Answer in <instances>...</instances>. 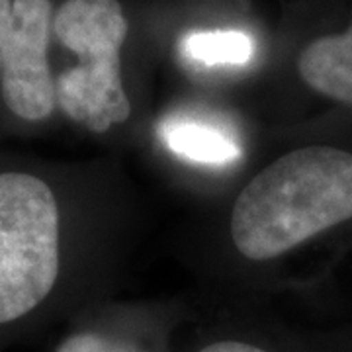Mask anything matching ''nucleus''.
Listing matches in <instances>:
<instances>
[{
  "instance_id": "f257e3e1",
  "label": "nucleus",
  "mask_w": 352,
  "mask_h": 352,
  "mask_svg": "<svg viewBox=\"0 0 352 352\" xmlns=\"http://www.w3.org/2000/svg\"><path fill=\"white\" fill-rule=\"evenodd\" d=\"M229 239L249 263L352 243V122L317 126L243 186Z\"/></svg>"
},
{
  "instance_id": "f03ea898",
  "label": "nucleus",
  "mask_w": 352,
  "mask_h": 352,
  "mask_svg": "<svg viewBox=\"0 0 352 352\" xmlns=\"http://www.w3.org/2000/svg\"><path fill=\"white\" fill-rule=\"evenodd\" d=\"M76 190L59 166L0 155V342L69 302L78 261Z\"/></svg>"
},
{
  "instance_id": "7ed1b4c3",
  "label": "nucleus",
  "mask_w": 352,
  "mask_h": 352,
  "mask_svg": "<svg viewBox=\"0 0 352 352\" xmlns=\"http://www.w3.org/2000/svg\"><path fill=\"white\" fill-rule=\"evenodd\" d=\"M53 36L78 59L55 75L59 112L92 133L126 124L131 116L122 78L127 18L120 0H65L53 16Z\"/></svg>"
},
{
  "instance_id": "20e7f679",
  "label": "nucleus",
  "mask_w": 352,
  "mask_h": 352,
  "mask_svg": "<svg viewBox=\"0 0 352 352\" xmlns=\"http://www.w3.org/2000/svg\"><path fill=\"white\" fill-rule=\"evenodd\" d=\"M51 0H0V135L38 133L59 113Z\"/></svg>"
},
{
  "instance_id": "39448f33",
  "label": "nucleus",
  "mask_w": 352,
  "mask_h": 352,
  "mask_svg": "<svg viewBox=\"0 0 352 352\" xmlns=\"http://www.w3.org/2000/svg\"><path fill=\"white\" fill-rule=\"evenodd\" d=\"M176 352H352V331L289 333L252 327H212Z\"/></svg>"
},
{
  "instance_id": "423d86ee",
  "label": "nucleus",
  "mask_w": 352,
  "mask_h": 352,
  "mask_svg": "<svg viewBox=\"0 0 352 352\" xmlns=\"http://www.w3.org/2000/svg\"><path fill=\"white\" fill-rule=\"evenodd\" d=\"M296 67L315 96L352 112V22L342 32L311 39Z\"/></svg>"
},
{
  "instance_id": "0eeeda50",
  "label": "nucleus",
  "mask_w": 352,
  "mask_h": 352,
  "mask_svg": "<svg viewBox=\"0 0 352 352\" xmlns=\"http://www.w3.org/2000/svg\"><path fill=\"white\" fill-rule=\"evenodd\" d=\"M159 133L168 151L192 163L226 166L239 161L243 153L233 133L212 122L173 118L164 122Z\"/></svg>"
},
{
  "instance_id": "6e6552de",
  "label": "nucleus",
  "mask_w": 352,
  "mask_h": 352,
  "mask_svg": "<svg viewBox=\"0 0 352 352\" xmlns=\"http://www.w3.org/2000/svg\"><path fill=\"white\" fill-rule=\"evenodd\" d=\"M53 352H173L161 327L90 323L65 335Z\"/></svg>"
},
{
  "instance_id": "1a4fd4ad",
  "label": "nucleus",
  "mask_w": 352,
  "mask_h": 352,
  "mask_svg": "<svg viewBox=\"0 0 352 352\" xmlns=\"http://www.w3.org/2000/svg\"><path fill=\"white\" fill-rule=\"evenodd\" d=\"M184 57L206 67H243L254 55V39L239 30L192 32L182 39Z\"/></svg>"
}]
</instances>
